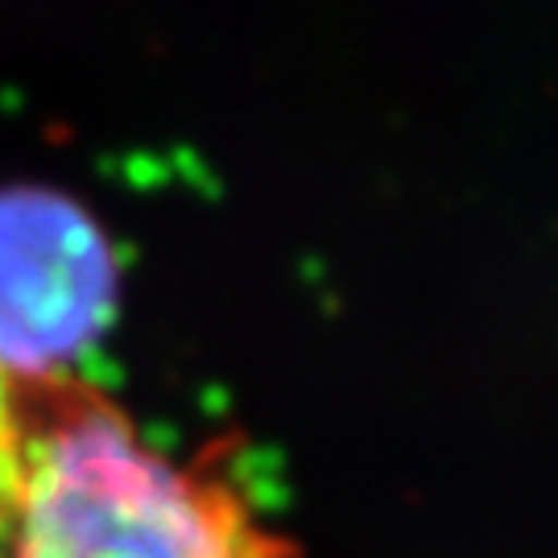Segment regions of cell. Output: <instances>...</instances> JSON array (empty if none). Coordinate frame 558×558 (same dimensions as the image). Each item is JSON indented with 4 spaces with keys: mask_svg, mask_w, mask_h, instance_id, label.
Returning <instances> with one entry per match:
<instances>
[{
    "mask_svg": "<svg viewBox=\"0 0 558 558\" xmlns=\"http://www.w3.org/2000/svg\"><path fill=\"white\" fill-rule=\"evenodd\" d=\"M0 558H286L244 500L158 456L100 389L25 380L21 484Z\"/></svg>",
    "mask_w": 558,
    "mask_h": 558,
    "instance_id": "cell-1",
    "label": "cell"
},
{
    "mask_svg": "<svg viewBox=\"0 0 558 558\" xmlns=\"http://www.w3.org/2000/svg\"><path fill=\"white\" fill-rule=\"evenodd\" d=\"M117 299V260L75 199L41 186L0 191V368L62 377L100 336Z\"/></svg>",
    "mask_w": 558,
    "mask_h": 558,
    "instance_id": "cell-2",
    "label": "cell"
},
{
    "mask_svg": "<svg viewBox=\"0 0 558 558\" xmlns=\"http://www.w3.org/2000/svg\"><path fill=\"white\" fill-rule=\"evenodd\" d=\"M21 447H25V380L9 377L0 368V546H4L13 500H17Z\"/></svg>",
    "mask_w": 558,
    "mask_h": 558,
    "instance_id": "cell-3",
    "label": "cell"
}]
</instances>
